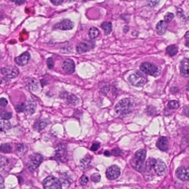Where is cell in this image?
<instances>
[{
    "label": "cell",
    "instance_id": "cell-7",
    "mask_svg": "<svg viewBox=\"0 0 189 189\" xmlns=\"http://www.w3.org/2000/svg\"><path fill=\"white\" fill-rule=\"evenodd\" d=\"M42 160L43 157L39 154H34L31 155L27 164L29 170L31 171L36 170L40 165Z\"/></svg>",
    "mask_w": 189,
    "mask_h": 189
},
{
    "label": "cell",
    "instance_id": "cell-16",
    "mask_svg": "<svg viewBox=\"0 0 189 189\" xmlns=\"http://www.w3.org/2000/svg\"><path fill=\"white\" fill-rule=\"evenodd\" d=\"M156 147L161 151H166L168 149V140L165 137H160L156 143Z\"/></svg>",
    "mask_w": 189,
    "mask_h": 189
},
{
    "label": "cell",
    "instance_id": "cell-41",
    "mask_svg": "<svg viewBox=\"0 0 189 189\" xmlns=\"http://www.w3.org/2000/svg\"><path fill=\"white\" fill-rule=\"evenodd\" d=\"M100 147V144L98 143H95L94 144H93L92 147H90V150L92 151L95 152L96 150H97Z\"/></svg>",
    "mask_w": 189,
    "mask_h": 189
},
{
    "label": "cell",
    "instance_id": "cell-19",
    "mask_svg": "<svg viewBox=\"0 0 189 189\" xmlns=\"http://www.w3.org/2000/svg\"><path fill=\"white\" fill-rule=\"evenodd\" d=\"M25 83L27 86V87H29V89L32 90H36L38 88L37 81L33 78H27L25 80Z\"/></svg>",
    "mask_w": 189,
    "mask_h": 189
},
{
    "label": "cell",
    "instance_id": "cell-48",
    "mask_svg": "<svg viewBox=\"0 0 189 189\" xmlns=\"http://www.w3.org/2000/svg\"><path fill=\"white\" fill-rule=\"evenodd\" d=\"M68 1H72V0H68Z\"/></svg>",
    "mask_w": 189,
    "mask_h": 189
},
{
    "label": "cell",
    "instance_id": "cell-38",
    "mask_svg": "<svg viewBox=\"0 0 189 189\" xmlns=\"http://www.w3.org/2000/svg\"><path fill=\"white\" fill-rule=\"evenodd\" d=\"M112 154L115 156H121L123 154V152L119 148H114L112 150Z\"/></svg>",
    "mask_w": 189,
    "mask_h": 189
},
{
    "label": "cell",
    "instance_id": "cell-23",
    "mask_svg": "<svg viewBox=\"0 0 189 189\" xmlns=\"http://www.w3.org/2000/svg\"><path fill=\"white\" fill-rule=\"evenodd\" d=\"M11 128L10 122L7 119H4L0 121V130L6 131Z\"/></svg>",
    "mask_w": 189,
    "mask_h": 189
},
{
    "label": "cell",
    "instance_id": "cell-44",
    "mask_svg": "<svg viewBox=\"0 0 189 189\" xmlns=\"http://www.w3.org/2000/svg\"><path fill=\"white\" fill-rule=\"evenodd\" d=\"M24 149V146L22 144H19L17 145V150L18 152H22Z\"/></svg>",
    "mask_w": 189,
    "mask_h": 189
},
{
    "label": "cell",
    "instance_id": "cell-15",
    "mask_svg": "<svg viewBox=\"0 0 189 189\" xmlns=\"http://www.w3.org/2000/svg\"><path fill=\"white\" fill-rule=\"evenodd\" d=\"M189 59L184 58L181 61V65H180V73L181 76L185 78L188 77L189 74Z\"/></svg>",
    "mask_w": 189,
    "mask_h": 189
},
{
    "label": "cell",
    "instance_id": "cell-33",
    "mask_svg": "<svg viewBox=\"0 0 189 189\" xmlns=\"http://www.w3.org/2000/svg\"><path fill=\"white\" fill-rule=\"evenodd\" d=\"M174 17H175V16H174L173 13L169 12L164 17V20H165L164 21H165L166 22H167V23H170L173 20Z\"/></svg>",
    "mask_w": 189,
    "mask_h": 189
},
{
    "label": "cell",
    "instance_id": "cell-8",
    "mask_svg": "<svg viewBox=\"0 0 189 189\" xmlns=\"http://www.w3.org/2000/svg\"><path fill=\"white\" fill-rule=\"evenodd\" d=\"M55 158L61 162L66 161L67 158V150L66 145L63 144L58 145L55 150Z\"/></svg>",
    "mask_w": 189,
    "mask_h": 189
},
{
    "label": "cell",
    "instance_id": "cell-30",
    "mask_svg": "<svg viewBox=\"0 0 189 189\" xmlns=\"http://www.w3.org/2000/svg\"><path fill=\"white\" fill-rule=\"evenodd\" d=\"M180 104L177 100H171L168 103V107L171 109H176L179 108Z\"/></svg>",
    "mask_w": 189,
    "mask_h": 189
},
{
    "label": "cell",
    "instance_id": "cell-29",
    "mask_svg": "<svg viewBox=\"0 0 189 189\" xmlns=\"http://www.w3.org/2000/svg\"><path fill=\"white\" fill-rule=\"evenodd\" d=\"M0 116L4 119H10L12 116V114L11 112H8L5 110L0 111Z\"/></svg>",
    "mask_w": 189,
    "mask_h": 189
},
{
    "label": "cell",
    "instance_id": "cell-31",
    "mask_svg": "<svg viewBox=\"0 0 189 189\" xmlns=\"http://www.w3.org/2000/svg\"><path fill=\"white\" fill-rule=\"evenodd\" d=\"M16 110L17 112H19V113L26 112V105L24 103H21L19 104L16 106Z\"/></svg>",
    "mask_w": 189,
    "mask_h": 189
},
{
    "label": "cell",
    "instance_id": "cell-39",
    "mask_svg": "<svg viewBox=\"0 0 189 189\" xmlns=\"http://www.w3.org/2000/svg\"><path fill=\"white\" fill-rule=\"evenodd\" d=\"M47 66L48 68L50 69H52L54 67V63L53 61L52 58H48L47 60Z\"/></svg>",
    "mask_w": 189,
    "mask_h": 189
},
{
    "label": "cell",
    "instance_id": "cell-11",
    "mask_svg": "<svg viewBox=\"0 0 189 189\" xmlns=\"http://www.w3.org/2000/svg\"><path fill=\"white\" fill-rule=\"evenodd\" d=\"M73 27V23L68 19H65L58 24H55L54 29L60 30H71Z\"/></svg>",
    "mask_w": 189,
    "mask_h": 189
},
{
    "label": "cell",
    "instance_id": "cell-35",
    "mask_svg": "<svg viewBox=\"0 0 189 189\" xmlns=\"http://www.w3.org/2000/svg\"><path fill=\"white\" fill-rule=\"evenodd\" d=\"M160 0H147V5L150 7H155L160 2Z\"/></svg>",
    "mask_w": 189,
    "mask_h": 189
},
{
    "label": "cell",
    "instance_id": "cell-26",
    "mask_svg": "<svg viewBox=\"0 0 189 189\" xmlns=\"http://www.w3.org/2000/svg\"><path fill=\"white\" fill-rule=\"evenodd\" d=\"M9 164L8 160L7 158L0 155V171H2L5 169L6 167Z\"/></svg>",
    "mask_w": 189,
    "mask_h": 189
},
{
    "label": "cell",
    "instance_id": "cell-36",
    "mask_svg": "<svg viewBox=\"0 0 189 189\" xmlns=\"http://www.w3.org/2000/svg\"><path fill=\"white\" fill-rule=\"evenodd\" d=\"M100 89L102 93H103L105 94H107L108 93L109 90V86L108 84L105 83V84L103 85L102 87H100Z\"/></svg>",
    "mask_w": 189,
    "mask_h": 189
},
{
    "label": "cell",
    "instance_id": "cell-46",
    "mask_svg": "<svg viewBox=\"0 0 189 189\" xmlns=\"http://www.w3.org/2000/svg\"><path fill=\"white\" fill-rule=\"evenodd\" d=\"M104 155H106V156H110V152H108V151H106L104 152Z\"/></svg>",
    "mask_w": 189,
    "mask_h": 189
},
{
    "label": "cell",
    "instance_id": "cell-37",
    "mask_svg": "<svg viewBox=\"0 0 189 189\" xmlns=\"http://www.w3.org/2000/svg\"><path fill=\"white\" fill-rule=\"evenodd\" d=\"M80 182L83 186H85V185H87L88 182V177L85 176V175L81 176V178L80 179Z\"/></svg>",
    "mask_w": 189,
    "mask_h": 189
},
{
    "label": "cell",
    "instance_id": "cell-9",
    "mask_svg": "<svg viewBox=\"0 0 189 189\" xmlns=\"http://www.w3.org/2000/svg\"><path fill=\"white\" fill-rule=\"evenodd\" d=\"M2 73L7 78L12 79L19 76V70L15 66H8L2 69Z\"/></svg>",
    "mask_w": 189,
    "mask_h": 189
},
{
    "label": "cell",
    "instance_id": "cell-1",
    "mask_svg": "<svg viewBox=\"0 0 189 189\" xmlns=\"http://www.w3.org/2000/svg\"><path fill=\"white\" fill-rule=\"evenodd\" d=\"M145 167L146 171L149 172L154 170L155 173L159 176L165 175L167 171V167L165 164L160 159L150 158L146 163Z\"/></svg>",
    "mask_w": 189,
    "mask_h": 189
},
{
    "label": "cell",
    "instance_id": "cell-47",
    "mask_svg": "<svg viewBox=\"0 0 189 189\" xmlns=\"http://www.w3.org/2000/svg\"><path fill=\"white\" fill-rule=\"evenodd\" d=\"M1 82H2V81H1V79H0V84L1 83Z\"/></svg>",
    "mask_w": 189,
    "mask_h": 189
},
{
    "label": "cell",
    "instance_id": "cell-34",
    "mask_svg": "<svg viewBox=\"0 0 189 189\" xmlns=\"http://www.w3.org/2000/svg\"><path fill=\"white\" fill-rule=\"evenodd\" d=\"M101 176L98 173L93 174L91 176V180L94 182H98L100 181Z\"/></svg>",
    "mask_w": 189,
    "mask_h": 189
},
{
    "label": "cell",
    "instance_id": "cell-6",
    "mask_svg": "<svg viewBox=\"0 0 189 189\" xmlns=\"http://www.w3.org/2000/svg\"><path fill=\"white\" fill-rule=\"evenodd\" d=\"M43 185L45 189H61L62 184L60 180L55 176H48L43 182Z\"/></svg>",
    "mask_w": 189,
    "mask_h": 189
},
{
    "label": "cell",
    "instance_id": "cell-43",
    "mask_svg": "<svg viewBox=\"0 0 189 189\" xmlns=\"http://www.w3.org/2000/svg\"><path fill=\"white\" fill-rule=\"evenodd\" d=\"M4 187V180L2 176L0 175V189H3Z\"/></svg>",
    "mask_w": 189,
    "mask_h": 189
},
{
    "label": "cell",
    "instance_id": "cell-12",
    "mask_svg": "<svg viewBox=\"0 0 189 189\" xmlns=\"http://www.w3.org/2000/svg\"><path fill=\"white\" fill-rule=\"evenodd\" d=\"M176 176L182 181H187L189 180V170L185 166H181L176 171Z\"/></svg>",
    "mask_w": 189,
    "mask_h": 189
},
{
    "label": "cell",
    "instance_id": "cell-28",
    "mask_svg": "<svg viewBox=\"0 0 189 189\" xmlns=\"http://www.w3.org/2000/svg\"><path fill=\"white\" fill-rule=\"evenodd\" d=\"M90 161H91V158L90 157H87V156L81 160V169H84L87 168L88 165H90Z\"/></svg>",
    "mask_w": 189,
    "mask_h": 189
},
{
    "label": "cell",
    "instance_id": "cell-24",
    "mask_svg": "<svg viewBox=\"0 0 189 189\" xmlns=\"http://www.w3.org/2000/svg\"><path fill=\"white\" fill-rule=\"evenodd\" d=\"M99 34V31L97 28L93 27L89 30V36L91 39H95L98 37Z\"/></svg>",
    "mask_w": 189,
    "mask_h": 189
},
{
    "label": "cell",
    "instance_id": "cell-40",
    "mask_svg": "<svg viewBox=\"0 0 189 189\" xmlns=\"http://www.w3.org/2000/svg\"><path fill=\"white\" fill-rule=\"evenodd\" d=\"M8 101L5 98H1L0 99V106L1 107H5L7 105Z\"/></svg>",
    "mask_w": 189,
    "mask_h": 189
},
{
    "label": "cell",
    "instance_id": "cell-45",
    "mask_svg": "<svg viewBox=\"0 0 189 189\" xmlns=\"http://www.w3.org/2000/svg\"><path fill=\"white\" fill-rule=\"evenodd\" d=\"M12 1L15 2L17 5H21L24 2V0H12Z\"/></svg>",
    "mask_w": 189,
    "mask_h": 189
},
{
    "label": "cell",
    "instance_id": "cell-10",
    "mask_svg": "<svg viewBox=\"0 0 189 189\" xmlns=\"http://www.w3.org/2000/svg\"><path fill=\"white\" fill-rule=\"evenodd\" d=\"M121 169L116 165L111 166L106 171L107 178L110 180H113L118 178L121 175Z\"/></svg>",
    "mask_w": 189,
    "mask_h": 189
},
{
    "label": "cell",
    "instance_id": "cell-27",
    "mask_svg": "<svg viewBox=\"0 0 189 189\" xmlns=\"http://www.w3.org/2000/svg\"><path fill=\"white\" fill-rule=\"evenodd\" d=\"M66 96H67L66 99L70 104H76L78 103L79 99L77 97L76 95L73 94H69L68 95H66Z\"/></svg>",
    "mask_w": 189,
    "mask_h": 189
},
{
    "label": "cell",
    "instance_id": "cell-5",
    "mask_svg": "<svg viewBox=\"0 0 189 189\" xmlns=\"http://www.w3.org/2000/svg\"><path fill=\"white\" fill-rule=\"evenodd\" d=\"M146 151L140 149L135 152L134 157V168L135 170L141 172L143 170L144 163L146 158Z\"/></svg>",
    "mask_w": 189,
    "mask_h": 189
},
{
    "label": "cell",
    "instance_id": "cell-22",
    "mask_svg": "<svg viewBox=\"0 0 189 189\" xmlns=\"http://www.w3.org/2000/svg\"><path fill=\"white\" fill-rule=\"evenodd\" d=\"M101 27L106 35L110 34L112 31V24L110 22H104L101 24Z\"/></svg>",
    "mask_w": 189,
    "mask_h": 189
},
{
    "label": "cell",
    "instance_id": "cell-32",
    "mask_svg": "<svg viewBox=\"0 0 189 189\" xmlns=\"http://www.w3.org/2000/svg\"><path fill=\"white\" fill-rule=\"evenodd\" d=\"M36 109L35 105L32 102H29L28 103L27 105H26V112H29L31 114H32L34 112Z\"/></svg>",
    "mask_w": 189,
    "mask_h": 189
},
{
    "label": "cell",
    "instance_id": "cell-42",
    "mask_svg": "<svg viewBox=\"0 0 189 189\" xmlns=\"http://www.w3.org/2000/svg\"><path fill=\"white\" fill-rule=\"evenodd\" d=\"M51 3L54 5H60L63 2L64 0H50Z\"/></svg>",
    "mask_w": 189,
    "mask_h": 189
},
{
    "label": "cell",
    "instance_id": "cell-3",
    "mask_svg": "<svg viewBox=\"0 0 189 189\" xmlns=\"http://www.w3.org/2000/svg\"><path fill=\"white\" fill-rule=\"evenodd\" d=\"M140 69L142 72L147 75L155 77L159 76L161 73V68L149 62L142 63L140 66Z\"/></svg>",
    "mask_w": 189,
    "mask_h": 189
},
{
    "label": "cell",
    "instance_id": "cell-21",
    "mask_svg": "<svg viewBox=\"0 0 189 189\" xmlns=\"http://www.w3.org/2000/svg\"><path fill=\"white\" fill-rule=\"evenodd\" d=\"M48 123L45 120H40L36 121L34 125V129L37 131H41L47 125Z\"/></svg>",
    "mask_w": 189,
    "mask_h": 189
},
{
    "label": "cell",
    "instance_id": "cell-14",
    "mask_svg": "<svg viewBox=\"0 0 189 189\" xmlns=\"http://www.w3.org/2000/svg\"><path fill=\"white\" fill-rule=\"evenodd\" d=\"M30 59V55L28 52H26L22 53L19 57H17L15 61L19 66H24L26 65L29 63Z\"/></svg>",
    "mask_w": 189,
    "mask_h": 189
},
{
    "label": "cell",
    "instance_id": "cell-20",
    "mask_svg": "<svg viewBox=\"0 0 189 189\" xmlns=\"http://www.w3.org/2000/svg\"><path fill=\"white\" fill-rule=\"evenodd\" d=\"M178 52H179V49L176 45H170L166 48V53L170 57H173L174 55H176Z\"/></svg>",
    "mask_w": 189,
    "mask_h": 189
},
{
    "label": "cell",
    "instance_id": "cell-17",
    "mask_svg": "<svg viewBox=\"0 0 189 189\" xmlns=\"http://www.w3.org/2000/svg\"><path fill=\"white\" fill-rule=\"evenodd\" d=\"M91 47V45L87 42H81L77 46V51L79 54H83L89 51Z\"/></svg>",
    "mask_w": 189,
    "mask_h": 189
},
{
    "label": "cell",
    "instance_id": "cell-25",
    "mask_svg": "<svg viewBox=\"0 0 189 189\" xmlns=\"http://www.w3.org/2000/svg\"><path fill=\"white\" fill-rule=\"evenodd\" d=\"M12 149V147L10 144H3L0 146V152L3 153H10Z\"/></svg>",
    "mask_w": 189,
    "mask_h": 189
},
{
    "label": "cell",
    "instance_id": "cell-2",
    "mask_svg": "<svg viewBox=\"0 0 189 189\" xmlns=\"http://www.w3.org/2000/svg\"><path fill=\"white\" fill-rule=\"evenodd\" d=\"M134 100L130 98H124L119 101L115 107L116 113L121 116H126L134 109Z\"/></svg>",
    "mask_w": 189,
    "mask_h": 189
},
{
    "label": "cell",
    "instance_id": "cell-4",
    "mask_svg": "<svg viewBox=\"0 0 189 189\" xmlns=\"http://www.w3.org/2000/svg\"><path fill=\"white\" fill-rule=\"evenodd\" d=\"M130 83L135 87H142L144 86L147 82V78L144 74L139 71L132 74L128 78Z\"/></svg>",
    "mask_w": 189,
    "mask_h": 189
},
{
    "label": "cell",
    "instance_id": "cell-18",
    "mask_svg": "<svg viewBox=\"0 0 189 189\" xmlns=\"http://www.w3.org/2000/svg\"><path fill=\"white\" fill-rule=\"evenodd\" d=\"M168 23L164 20H161L158 22L156 26V29L157 33L159 35H163L165 33L168 29Z\"/></svg>",
    "mask_w": 189,
    "mask_h": 189
},
{
    "label": "cell",
    "instance_id": "cell-13",
    "mask_svg": "<svg viewBox=\"0 0 189 189\" xmlns=\"http://www.w3.org/2000/svg\"><path fill=\"white\" fill-rule=\"evenodd\" d=\"M75 63L72 59H66L63 62L62 68L66 73L72 74L75 71Z\"/></svg>",
    "mask_w": 189,
    "mask_h": 189
}]
</instances>
